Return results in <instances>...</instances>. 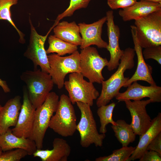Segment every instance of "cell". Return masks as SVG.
Here are the masks:
<instances>
[{"label": "cell", "instance_id": "obj_1", "mask_svg": "<svg viewBox=\"0 0 161 161\" xmlns=\"http://www.w3.org/2000/svg\"><path fill=\"white\" fill-rule=\"evenodd\" d=\"M135 52L134 49L128 47L124 50L120 59V62L116 71L107 80L101 83V93L96 99V104L99 107L107 105L119 92L121 88L129 77H125L124 73L127 69L133 68L134 66Z\"/></svg>", "mask_w": 161, "mask_h": 161}, {"label": "cell", "instance_id": "obj_2", "mask_svg": "<svg viewBox=\"0 0 161 161\" xmlns=\"http://www.w3.org/2000/svg\"><path fill=\"white\" fill-rule=\"evenodd\" d=\"M26 84L29 98L36 109L45 101L52 89L54 83L49 73L40 69L26 70L20 76Z\"/></svg>", "mask_w": 161, "mask_h": 161}, {"label": "cell", "instance_id": "obj_3", "mask_svg": "<svg viewBox=\"0 0 161 161\" xmlns=\"http://www.w3.org/2000/svg\"><path fill=\"white\" fill-rule=\"evenodd\" d=\"M72 105L69 96L61 95L49 123V127L63 137L72 136L77 130V117Z\"/></svg>", "mask_w": 161, "mask_h": 161}, {"label": "cell", "instance_id": "obj_4", "mask_svg": "<svg viewBox=\"0 0 161 161\" xmlns=\"http://www.w3.org/2000/svg\"><path fill=\"white\" fill-rule=\"evenodd\" d=\"M59 97L50 92L44 103L35 109L32 130L29 138L35 143L37 149H42L43 140L49 123L58 104Z\"/></svg>", "mask_w": 161, "mask_h": 161}, {"label": "cell", "instance_id": "obj_5", "mask_svg": "<svg viewBox=\"0 0 161 161\" xmlns=\"http://www.w3.org/2000/svg\"><path fill=\"white\" fill-rule=\"evenodd\" d=\"M134 25L142 48L161 45V10L135 20Z\"/></svg>", "mask_w": 161, "mask_h": 161}, {"label": "cell", "instance_id": "obj_6", "mask_svg": "<svg viewBox=\"0 0 161 161\" xmlns=\"http://www.w3.org/2000/svg\"><path fill=\"white\" fill-rule=\"evenodd\" d=\"M76 103L81 113L80 118L77 126L80 135V145L84 148L92 144L96 147L102 146L106 135L105 134L98 133L91 106L81 102Z\"/></svg>", "mask_w": 161, "mask_h": 161}, {"label": "cell", "instance_id": "obj_7", "mask_svg": "<svg viewBox=\"0 0 161 161\" xmlns=\"http://www.w3.org/2000/svg\"><path fill=\"white\" fill-rule=\"evenodd\" d=\"M47 57L50 66L49 74L54 84L59 89L64 87L67 74L80 72V55L78 50L68 56L62 57L53 53Z\"/></svg>", "mask_w": 161, "mask_h": 161}, {"label": "cell", "instance_id": "obj_8", "mask_svg": "<svg viewBox=\"0 0 161 161\" xmlns=\"http://www.w3.org/2000/svg\"><path fill=\"white\" fill-rule=\"evenodd\" d=\"M80 72L70 73L69 80L64 82V86L73 104L79 102L92 106L94 100L100 95L93 83L87 81Z\"/></svg>", "mask_w": 161, "mask_h": 161}, {"label": "cell", "instance_id": "obj_9", "mask_svg": "<svg viewBox=\"0 0 161 161\" xmlns=\"http://www.w3.org/2000/svg\"><path fill=\"white\" fill-rule=\"evenodd\" d=\"M80 55V73L89 81L101 83L104 80L102 71L109 61L99 55L96 48L90 46L81 49Z\"/></svg>", "mask_w": 161, "mask_h": 161}, {"label": "cell", "instance_id": "obj_10", "mask_svg": "<svg viewBox=\"0 0 161 161\" xmlns=\"http://www.w3.org/2000/svg\"><path fill=\"white\" fill-rule=\"evenodd\" d=\"M29 21L30 29L29 43L24 55L32 61L34 70L37 69L39 66L42 71L49 73L50 66L44 44L47 36L53 28L51 27L47 34L43 36L39 34L37 32L30 15Z\"/></svg>", "mask_w": 161, "mask_h": 161}, {"label": "cell", "instance_id": "obj_11", "mask_svg": "<svg viewBox=\"0 0 161 161\" xmlns=\"http://www.w3.org/2000/svg\"><path fill=\"white\" fill-rule=\"evenodd\" d=\"M126 108L130 113L131 122L130 124L136 135L143 134L150 127L152 119L147 113L146 106L152 103L149 99L145 100H126L124 101Z\"/></svg>", "mask_w": 161, "mask_h": 161}, {"label": "cell", "instance_id": "obj_12", "mask_svg": "<svg viewBox=\"0 0 161 161\" xmlns=\"http://www.w3.org/2000/svg\"><path fill=\"white\" fill-rule=\"evenodd\" d=\"M106 17L109 39V43L106 49L110 54V58L107 67L108 70L111 71L118 67L124 50L121 49L120 47V31L118 26L114 23L113 11H107Z\"/></svg>", "mask_w": 161, "mask_h": 161}, {"label": "cell", "instance_id": "obj_13", "mask_svg": "<svg viewBox=\"0 0 161 161\" xmlns=\"http://www.w3.org/2000/svg\"><path fill=\"white\" fill-rule=\"evenodd\" d=\"M35 109L29 100L26 87L23 88V101L16 125L11 129L13 134L18 137L29 138L34 120Z\"/></svg>", "mask_w": 161, "mask_h": 161}, {"label": "cell", "instance_id": "obj_14", "mask_svg": "<svg viewBox=\"0 0 161 161\" xmlns=\"http://www.w3.org/2000/svg\"><path fill=\"white\" fill-rule=\"evenodd\" d=\"M146 97L151 100L152 103L160 102L161 87L156 84L145 86L135 81L127 87L125 92H119L115 98L120 102L128 100H140Z\"/></svg>", "mask_w": 161, "mask_h": 161}, {"label": "cell", "instance_id": "obj_15", "mask_svg": "<svg viewBox=\"0 0 161 161\" xmlns=\"http://www.w3.org/2000/svg\"><path fill=\"white\" fill-rule=\"evenodd\" d=\"M130 27L134 49L137 57V66L134 74L126 81L123 87H127L133 82L139 80L146 81L150 85H156L152 76V68L145 61L142 53L143 48L139 43L135 27L134 25H132Z\"/></svg>", "mask_w": 161, "mask_h": 161}, {"label": "cell", "instance_id": "obj_16", "mask_svg": "<svg viewBox=\"0 0 161 161\" xmlns=\"http://www.w3.org/2000/svg\"><path fill=\"white\" fill-rule=\"evenodd\" d=\"M106 20L105 16L91 24H78L82 38L81 49L92 45H95L100 48H106L108 44L101 38L103 27Z\"/></svg>", "mask_w": 161, "mask_h": 161}, {"label": "cell", "instance_id": "obj_17", "mask_svg": "<svg viewBox=\"0 0 161 161\" xmlns=\"http://www.w3.org/2000/svg\"><path fill=\"white\" fill-rule=\"evenodd\" d=\"M161 10V3L140 0L132 5L120 10L118 13L124 21L136 20Z\"/></svg>", "mask_w": 161, "mask_h": 161}, {"label": "cell", "instance_id": "obj_18", "mask_svg": "<svg viewBox=\"0 0 161 161\" xmlns=\"http://www.w3.org/2000/svg\"><path fill=\"white\" fill-rule=\"evenodd\" d=\"M51 150L37 149L33 155L40 158L42 161H67L71 151L70 146L66 140L61 138H55Z\"/></svg>", "mask_w": 161, "mask_h": 161}, {"label": "cell", "instance_id": "obj_19", "mask_svg": "<svg viewBox=\"0 0 161 161\" xmlns=\"http://www.w3.org/2000/svg\"><path fill=\"white\" fill-rule=\"evenodd\" d=\"M21 99L20 96L17 95L2 106L0 112V134L16 125L22 105Z\"/></svg>", "mask_w": 161, "mask_h": 161}, {"label": "cell", "instance_id": "obj_20", "mask_svg": "<svg viewBox=\"0 0 161 161\" xmlns=\"http://www.w3.org/2000/svg\"><path fill=\"white\" fill-rule=\"evenodd\" d=\"M0 147L4 152L15 148L23 149L26 151L30 155H33L37 149L33 141L29 138L15 135L10 128L5 132L0 134Z\"/></svg>", "mask_w": 161, "mask_h": 161}, {"label": "cell", "instance_id": "obj_21", "mask_svg": "<svg viewBox=\"0 0 161 161\" xmlns=\"http://www.w3.org/2000/svg\"><path fill=\"white\" fill-rule=\"evenodd\" d=\"M152 124L149 128L142 135L140 136L138 145L127 161H134L139 159L146 150V148L153 140L161 132V113L152 119Z\"/></svg>", "mask_w": 161, "mask_h": 161}, {"label": "cell", "instance_id": "obj_22", "mask_svg": "<svg viewBox=\"0 0 161 161\" xmlns=\"http://www.w3.org/2000/svg\"><path fill=\"white\" fill-rule=\"evenodd\" d=\"M53 31L55 36L65 41L77 46L81 44L79 27L74 21L59 22L53 27Z\"/></svg>", "mask_w": 161, "mask_h": 161}, {"label": "cell", "instance_id": "obj_23", "mask_svg": "<svg viewBox=\"0 0 161 161\" xmlns=\"http://www.w3.org/2000/svg\"><path fill=\"white\" fill-rule=\"evenodd\" d=\"M115 122V125L111 126L115 137L122 146H128L135 141L136 134L130 124L127 123L125 120L119 119Z\"/></svg>", "mask_w": 161, "mask_h": 161}, {"label": "cell", "instance_id": "obj_24", "mask_svg": "<svg viewBox=\"0 0 161 161\" xmlns=\"http://www.w3.org/2000/svg\"><path fill=\"white\" fill-rule=\"evenodd\" d=\"M49 46L46 50L47 54L56 53L61 56L66 54H72L77 50L78 46L65 41L54 35H50L48 39Z\"/></svg>", "mask_w": 161, "mask_h": 161}, {"label": "cell", "instance_id": "obj_25", "mask_svg": "<svg viewBox=\"0 0 161 161\" xmlns=\"http://www.w3.org/2000/svg\"><path fill=\"white\" fill-rule=\"evenodd\" d=\"M18 0H0V20L7 21L17 31L19 36V42L24 44L25 43L24 34L16 27L12 19L11 7L18 3Z\"/></svg>", "mask_w": 161, "mask_h": 161}, {"label": "cell", "instance_id": "obj_26", "mask_svg": "<svg viewBox=\"0 0 161 161\" xmlns=\"http://www.w3.org/2000/svg\"><path fill=\"white\" fill-rule=\"evenodd\" d=\"M115 105V103L113 102L98 107L97 113L100 119V126L99 132L100 133L105 134L106 132V126L109 123L112 125L116 124L112 118L113 111Z\"/></svg>", "mask_w": 161, "mask_h": 161}, {"label": "cell", "instance_id": "obj_27", "mask_svg": "<svg viewBox=\"0 0 161 161\" xmlns=\"http://www.w3.org/2000/svg\"><path fill=\"white\" fill-rule=\"evenodd\" d=\"M136 147L122 146L114 150L112 153L107 156L100 157L95 159V161H127L132 155Z\"/></svg>", "mask_w": 161, "mask_h": 161}, {"label": "cell", "instance_id": "obj_28", "mask_svg": "<svg viewBox=\"0 0 161 161\" xmlns=\"http://www.w3.org/2000/svg\"><path fill=\"white\" fill-rule=\"evenodd\" d=\"M91 0H70L68 7L62 13L58 15L53 26L54 27L59 21L66 17L72 16L76 10L87 7Z\"/></svg>", "mask_w": 161, "mask_h": 161}, {"label": "cell", "instance_id": "obj_29", "mask_svg": "<svg viewBox=\"0 0 161 161\" xmlns=\"http://www.w3.org/2000/svg\"><path fill=\"white\" fill-rule=\"evenodd\" d=\"M27 155L28 153L25 150L16 148L2 152L0 155V161H19Z\"/></svg>", "mask_w": 161, "mask_h": 161}, {"label": "cell", "instance_id": "obj_30", "mask_svg": "<svg viewBox=\"0 0 161 161\" xmlns=\"http://www.w3.org/2000/svg\"><path fill=\"white\" fill-rule=\"evenodd\" d=\"M142 51L145 59H152L155 60L161 64V46H154L147 47Z\"/></svg>", "mask_w": 161, "mask_h": 161}, {"label": "cell", "instance_id": "obj_31", "mask_svg": "<svg viewBox=\"0 0 161 161\" xmlns=\"http://www.w3.org/2000/svg\"><path fill=\"white\" fill-rule=\"evenodd\" d=\"M137 0H107L109 6L112 10L123 9L129 7Z\"/></svg>", "mask_w": 161, "mask_h": 161}, {"label": "cell", "instance_id": "obj_32", "mask_svg": "<svg viewBox=\"0 0 161 161\" xmlns=\"http://www.w3.org/2000/svg\"><path fill=\"white\" fill-rule=\"evenodd\" d=\"M157 152L161 157V132L147 146L146 150Z\"/></svg>", "mask_w": 161, "mask_h": 161}, {"label": "cell", "instance_id": "obj_33", "mask_svg": "<svg viewBox=\"0 0 161 161\" xmlns=\"http://www.w3.org/2000/svg\"><path fill=\"white\" fill-rule=\"evenodd\" d=\"M139 160V161H161V157L156 151L147 150Z\"/></svg>", "mask_w": 161, "mask_h": 161}, {"label": "cell", "instance_id": "obj_34", "mask_svg": "<svg viewBox=\"0 0 161 161\" xmlns=\"http://www.w3.org/2000/svg\"><path fill=\"white\" fill-rule=\"evenodd\" d=\"M0 86L1 87L5 93H8L10 92V89L7 85L6 81L0 79Z\"/></svg>", "mask_w": 161, "mask_h": 161}, {"label": "cell", "instance_id": "obj_35", "mask_svg": "<svg viewBox=\"0 0 161 161\" xmlns=\"http://www.w3.org/2000/svg\"><path fill=\"white\" fill-rule=\"evenodd\" d=\"M140 0L150 1H151V2H157V3H161V0Z\"/></svg>", "mask_w": 161, "mask_h": 161}, {"label": "cell", "instance_id": "obj_36", "mask_svg": "<svg viewBox=\"0 0 161 161\" xmlns=\"http://www.w3.org/2000/svg\"><path fill=\"white\" fill-rule=\"evenodd\" d=\"M2 151L1 148L0 147V155L1 154L2 152Z\"/></svg>", "mask_w": 161, "mask_h": 161}, {"label": "cell", "instance_id": "obj_37", "mask_svg": "<svg viewBox=\"0 0 161 161\" xmlns=\"http://www.w3.org/2000/svg\"><path fill=\"white\" fill-rule=\"evenodd\" d=\"M2 106L1 105H0V112L1 111V110L2 108Z\"/></svg>", "mask_w": 161, "mask_h": 161}]
</instances>
